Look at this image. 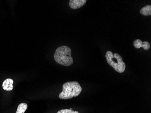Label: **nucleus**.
<instances>
[{
  "mask_svg": "<svg viewBox=\"0 0 151 113\" xmlns=\"http://www.w3.org/2000/svg\"><path fill=\"white\" fill-rule=\"evenodd\" d=\"M105 56L109 65L112 67L116 72L120 73L124 72L126 68V64L119 54L117 53L114 54L112 52L108 51L107 52Z\"/></svg>",
  "mask_w": 151,
  "mask_h": 113,
  "instance_id": "obj_3",
  "label": "nucleus"
},
{
  "mask_svg": "<svg viewBox=\"0 0 151 113\" xmlns=\"http://www.w3.org/2000/svg\"><path fill=\"white\" fill-rule=\"evenodd\" d=\"M142 15L144 16H151V6L147 5L142 8L140 11Z\"/></svg>",
  "mask_w": 151,
  "mask_h": 113,
  "instance_id": "obj_7",
  "label": "nucleus"
},
{
  "mask_svg": "<svg viewBox=\"0 0 151 113\" xmlns=\"http://www.w3.org/2000/svg\"><path fill=\"white\" fill-rule=\"evenodd\" d=\"M71 49L69 47L63 45L57 48L54 53V60L57 63L65 66L73 64V60L72 57Z\"/></svg>",
  "mask_w": 151,
  "mask_h": 113,
  "instance_id": "obj_2",
  "label": "nucleus"
},
{
  "mask_svg": "<svg viewBox=\"0 0 151 113\" xmlns=\"http://www.w3.org/2000/svg\"><path fill=\"white\" fill-rule=\"evenodd\" d=\"M57 113H80L78 111H74L73 109H64L59 110Z\"/></svg>",
  "mask_w": 151,
  "mask_h": 113,
  "instance_id": "obj_9",
  "label": "nucleus"
},
{
  "mask_svg": "<svg viewBox=\"0 0 151 113\" xmlns=\"http://www.w3.org/2000/svg\"><path fill=\"white\" fill-rule=\"evenodd\" d=\"M134 46L136 48H140L142 47L146 50H148L150 48V44L148 42L145 41L142 42L141 40L139 39H137L134 41Z\"/></svg>",
  "mask_w": 151,
  "mask_h": 113,
  "instance_id": "obj_4",
  "label": "nucleus"
},
{
  "mask_svg": "<svg viewBox=\"0 0 151 113\" xmlns=\"http://www.w3.org/2000/svg\"><path fill=\"white\" fill-rule=\"evenodd\" d=\"M82 88L77 81H69L63 86V91L59 95L60 99L68 100L77 97L81 93Z\"/></svg>",
  "mask_w": 151,
  "mask_h": 113,
  "instance_id": "obj_1",
  "label": "nucleus"
},
{
  "mask_svg": "<svg viewBox=\"0 0 151 113\" xmlns=\"http://www.w3.org/2000/svg\"><path fill=\"white\" fill-rule=\"evenodd\" d=\"M28 108L27 104L25 103L20 104L18 107L17 109L16 113H24Z\"/></svg>",
  "mask_w": 151,
  "mask_h": 113,
  "instance_id": "obj_8",
  "label": "nucleus"
},
{
  "mask_svg": "<svg viewBox=\"0 0 151 113\" xmlns=\"http://www.w3.org/2000/svg\"><path fill=\"white\" fill-rule=\"evenodd\" d=\"M14 81L12 79L8 78L4 81L2 84V87L4 90L6 91H11L13 89Z\"/></svg>",
  "mask_w": 151,
  "mask_h": 113,
  "instance_id": "obj_6",
  "label": "nucleus"
},
{
  "mask_svg": "<svg viewBox=\"0 0 151 113\" xmlns=\"http://www.w3.org/2000/svg\"><path fill=\"white\" fill-rule=\"evenodd\" d=\"M86 0H70L69 6L73 9H77L83 6L86 2Z\"/></svg>",
  "mask_w": 151,
  "mask_h": 113,
  "instance_id": "obj_5",
  "label": "nucleus"
}]
</instances>
